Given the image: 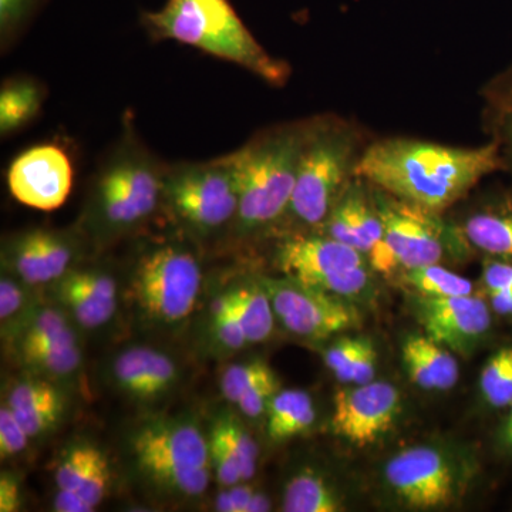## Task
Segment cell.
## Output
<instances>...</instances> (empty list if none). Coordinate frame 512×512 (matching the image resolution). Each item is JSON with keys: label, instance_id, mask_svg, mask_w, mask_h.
I'll use <instances>...</instances> for the list:
<instances>
[{"label": "cell", "instance_id": "1", "mask_svg": "<svg viewBox=\"0 0 512 512\" xmlns=\"http://www.w3.org/2000/svg\"><path fill=\"white\" fill-rule=\"evenodd\" d=\"M495 171H504V163L491 140L483 146L456 147L386 137L366 144L355 175L404 204L441 214Z\"/></svg>", "mask_w": 512, "mask_h": 512}, {"label": "cell", "instance_id": "2", "mask_svg": "<svg viewBox=\"0 0 512 512\" xmlns=\"http://www.w3.org/2000/svg\"><path fill=\"white\" fill-rule=\"evenodd\" d=\"M141 23L153 39L195 47L272 86H284L291 77L289 64L266 52L229 0H167L156 12L141 13Z\"/></svg>", "mask_w": 512, "mask_h": 512}, {"label": "cell", "instance_id": "3", "mask_svg": "<svg viewBox=\"0 0 512 512\" xmlns=\"http://www.w3.org/2000/svg\"><path fill=\"white\" fill-rule=\"evenodd\" d=\"M311 119L259 131L228 154L238 190L235 224L242 234L274 224L288 212Z\"/></svg>", "mask_w": 512, "mask_h": 512}, {"label": "cell", "instance_id": "4", "mask_svg": "<svg viewBox=\"0 0 512 512\" xmlns=\"http://www.w3.org/2000/svg\"><path fill=\"white\" fill-rule=\"evenodd\" d=\"M362 130L333 114L311 117L288 212L305 227H322L355 177L366 147Z\"/></svg>", "mask_w": 512, "mask_h": 512}, {"label": "cell", "instance_id": "5", "mask_svg": "<svg viewBox=\"0 0 512 512\" xmlns=\"http://www.w3.org/2000/svg\"><path fill=\"white\" fill-rule=\"evenodd\" d=\"M167 165L128 127L93 184L90 221L101 234L117 235L146 222L163 204Z\"/></svg>", "mask_w": 512, "mask_h": 512}, {"label": "cell", "instance_id": "6", "mask_svg": "<svg viewBox=\"0 0 512 512\" xmlns=\"http://www.w3.org/2000/svg\"><path fill=\"white\" fill-rule=\"evenodd\" d=\"M130 451L138 473L163 493L190 498L208 488V440L191 421H146L131 436Z\"/></svg>", "mask_w": 512, "mask_h": 512}, {"label": "cell", "instance_id": "7", "mask_svg": "<svg viewBox=\"0 0 512 512\" xmlns=\"http://www.w3.org/2000/svg\"><path fill=\"white\" fill-rule=\"evenodd\" d=\"M163 202L175 220L197 235H210L235 222L238 190L228 156L167 167Z\"/></svg>", "mask_w": 512, "mask_h": 512}, {"label": "cell", "instance_id": "8", "mask_svg": "<svg viewBox=\"0 0 512 512\" xmlns=\"http://www.w3.org/2000/svg\"><path fill=\"white\" fill-rule=\"evenodd\" d=\"M202 284L200 262L178 244L148 249L134 269V301L148 319L173 325L194 311Z\"/></svg>", "mask_w": 512, "mask_h": 512}, {"label": "cell", "instance_id": "9", "mask_svg": "<svg viewBox=\"0 0 512 512\" xmlns=\"http://www.w3.org/2000/svg\"><path fill=\"white\" fill-rule=\"evenodd\" d=\"M329 237L357 249L369 259L377 272L389 274L399 268L384 242V227L377 207L375 187L353 177L333 205L322 225Z\"/></svg>", "mask_w": 512, "mask_h": 512}, {"label": "cell", "instance_id": "10", "mask_svg": "<svg viewBox=\"0 0 512 512\" xmlns=\"http://www.w3.org/2000/svg\"><path fill=\"white\" fill-rule=\"evenodd\" d=\"M275 315L293 335L325 340L356 326L357 315L335 295L308 288L286 278L262 279Z\"/></svg>", "mask_w": 512, "mask_h": 512}, {"label": "cell", "instance_id": "11", "mask_svg": "<svg viewBox=\"0 0 512 512\" xmlns=\"http://www.w3.org/2000/svg\"><path fill=\"white\" fill-rule=\"evenodd\" d=\"M376 201L384 227V242L404 271L440 264L447 248V229L440 214L420 210L377 190Z\"/></svg>", "mask_w": 512, "mask_h": 512}, {"label": "cell", "instance_id": "12", "mask_svg": "<svg viewBox=\"0 0 512 512\" xmlns=\"http://www.w3.org/2000/svg\"><path fill=\"white\" fill-rule=\"evenodd\" d=\"M73 164L56 144L28 148L12 161L8 187L16 201L39 211L62 207L73 187Z\"/></svg>", "mask_w": 512, "mask_h": 512}, {"label": "cell", "instance_id": "13", "mask_svg": "<svg viewBox=\"0 0 512 512\" xmlns=\"http://www.w3.org/2000/svg\"><path fill=\"white\" fill-rule=\"evenodd\" d=\"M399 410L400 393L392 384H355L336 393L333 431L357 447L369 446L390 429Z\"/></svg>", "mask_w": 512, "mask_h": 512}, {"label": "cell", "instance_id": "14", "mask_svg": "<svg viewBox=\"0 0 512 512\" xmlns=\"http://www.w3.org/2000/svg\"><path fill=\"white\" fill-rule=\"evenodd\" d=\"M386 478L412 507H441L453 498V473L446 457L433 447H413L397 454L387 463Z\"/></svg>", "mask_w": 512, "mask_h": 512}, {"label": "cell", "instance_id": "15", "mask_svg": "<svg viewBox=\"0 0 512 512\" xmlns=\"http://www.w3.org/2000/svg\"><path fill=\"white\" fill-rule=\"evenodd\" d=\"M419 306L427 336L454 352H470L490 332L491 305L474 293L450 298L421 296Z\"/></svg>", "mask_w": 512, "mask_h": 512}, {"label": "cell", "instance_id": "16", "mask_svg": "<svg viewBox=\"0 0 512 512\" xmlns=\"http://www.w3.org/2000/svg\"><path fill=\"white\" fill-rule=\"evenodd\" d=\"M367 256L326 234H296L284 239L276 251V264L286 278L303 286L319 279L367 265Z\"/></svg>", "mask_w": 512, "mask_h": 512}, {"label": "cell", "instance_id": "17", "mask_svg": "<svg viewBox=\"0 0 512 512\" xmlns=\"http://www.w3.org/2000/svg\"><path fill=\"white\" fill-rule=\"evenodd\" d=\"M76 252V239L70 235L36 228L9 239L3 256L25 284L42 285L66 275Z\"/></svg>", "mask_w": 512, "mask_h": 512}, {"label": "cell", "instance_id": "18", "mask_svg": "<svg viewBox=\"0 0 512 512\" xmlns=\"http://www.w3.org/2000/svg\"><path fill=\"white\" fill-rule=\"evenodd\" d=\"M57 293L83 328H100L116 312V282L109 274L97 269L67 272L59 279Z\"/></svg>", "mask_w": 512, "mask_h": 512}, {"label": "cell", "instance_id": "19", "mask_svg": "<svg viewBox=\"0 0 512 512\" xmlns=\"http://www.w3.org/2000/svg\"><path fill=\"white\" fill-rule=\"evenodd\" d=\"M177 375L171 357L146 346L128 349L114 360L113 376L120 389L143 402L170 392L177 383Z\"/></svg>", "mask_w": 512, "mask_h": 512}, {"label": "cell", "instance_id": "20", "mask_svg": "<svg viewBox=\"0 0 512 512\" xmlns=\"http://www.w3.org/2000/svg\"><path fill=\"white\" fill-rule=\"evenodd\" d=\"M410 380L424 390H448L456 386L460 369L446 346L430 336H412L402 348Z\"/></svg>", "mask_w": 512, "mask_h": 512}, {"label": "cell", "instance_id": "21", "mask_svg": "<svg viewBox=\"0 0 512 512\" xmlns=\"http://www.w3.org/2000/svg\"><path fill=\"white\" fill-rule=\"evenodd\" d=\"M8 404L30 439L55 427L64 407L62 393L53 384L37 379L16 383Z\"/></svg>", "mask_w": 512, "mask_h": 512}, {"label": "cell", "instance_id": "22", "mask_svg": "<svg viewBox=\"0 0 512 512\" xmlns=\"http://www.w3.org/2000/svg\"><path fill=\"white\" fill-rule=\"evenodd\" d=\"M480 97L484 131L497 144L504 171L512 174V63L484 84Z\"/></svg>", "mask_w": 512, "mask_h": 512}, {"label": "cell", "instance_id": "23", "mask_svg": "<svg viewBox=\"0 0 512 512\" xmlns=\"http://www.w3.org/2000/svg\"><path fill=\"white\" fill-rule=\"evenodd\" d=\"M463 234L471 247L490 258L512 261V195L470 215Z\"/></svg>", "mask_w": 512, "mask_h": 512}, {"label": "cell", "instance_id": "24", "mask_svg": "<svg viewBox=\"0 0 512 512\" xmlns=\"http://www.w3.org/2000/svg\"><path fill=\"white\" fill-rule=\"evenodd\" d=\"M46 92L32 77L6 80L0 90V133L2 137L28 127L42 110Z\"/></svg>", "mask_w": 512, "mask_h": 512}, {"label": "cell", "instance_id": "25", "mask_svg": "<svg viewBox=\"0 0 512 512\" xmlns=\"http://www.w3.org/2000/svg\"><path fill=\"white\" fill-rule=\"evenodd\" d=\"M316 419L312 397L303 390H282L268 406L266 431L274 441L291 440L311 429Z\"/></svg>", "mask_w": 512, "mask_h": 512}, {"label": "cell", "instance_id": "26", "mask_svg": "<svg viewBox=\"0 0 512 512\" xmlns=\"http://www.w3.org/2000/svg\"><path fill=\"white\" fill-rule=\"evenodd\" d=\"M248 343L268 339L274 329V306L262 282H248L228 291Z\"/></svg>", "mask_w": 512, "mask_h": 512}, {"label": "cell", "instance_id": "27", "mask_svg": "<svg viewBox=\"0 0 512 512\" xmlns=\"http://www.w3.org/2000/svg\"><path fill=\"white\" fill-rule=\"evenodd\" d=\"M338 497L318 474H298L286 484L284 508L286 512H338L342 511Z\"/></svg>", "mask_w": 512, "mask_h": 512}, {"label": "cell", "instance_id": "28", "mask_svg": "<svg viewBox=\"0 0 512 512\" xmlns=\"http://www.w3.org/2000/svg\"><path fill=\"white\" fill-rule=\"evenodd\" d=\"M403 281L423 298H450L474 293L473 284L467 278L448 271L440 264L409 269L403 275Z\"/></svg>", "mask_w": 512, "mask_h": 512}, {"label": "cell", "instance_id": "29", "mask_svg": "<svg viewBox=\"0 0 512 512\" xmlns=\"http://www.w3.org/2000/svg\"><path fill=\"white\" fill-rule=\"evenodd\" d=\"M23 362L50 375L64 376L73 373L80 365V350L74 340H55L20 349Z\"/></svg>", "mask_w": 512, "mask_h": 512}, {"label": "cell", "instance_id": "30", "mask_svg": "<svg viewBox=\"0 0 512 512\" xmlns=\"http://www.w3.org/2000/svg\"><path fill=\"white\" fill-rule=\"evenodd\" d=\"M481 392L495 409H508L512 403V348L498 350L490 357L480 376Z\"/></svg>", "mask_w": 512, "mask_h": 512}, {"label": "cell", "instance_id": "31", "mask_svg": "<svg viewBox=\"0 0 512 512\" xmlns=\"http://www.w3.org/2000/svg\"><path fill=\"white\" fill-rule=\"evenodd\" d=\"M212 430L220 434L227 443L229 450L234 454L235 460L241 468L244 481L254 477L259 451L254 439L245 430V427H242V424L234 417L222 416L215 421Z\"/></svg>", "mask_w": 512, "mask_h": 512}, {"label": "cell", "instance_id": "32", "mask_svg": "<svg viewBox=\"0 0 512 512\" xmlns=\"http://www.w3.org/2000/svg\"><path fill=\"white\" fill-rule=\"evenodd\" d=\"M483 282L491 309L501 316H512V261L490 258L485 261Z\"/></svg>", "mask_w": 512, "mask_h": 512}, {"label": "cell", "instance_id": "33", "mask_svg": "<svg viewBox=\"0 0 512 512\" xmlns=\"http://www.w3.org/2000/svg\"><path fill=\"white\" fill-rule=\"evenodd\" d=\"M100 453L99 448L90 446V444H77L67 450L57 464L55 474L57 488L79 490L89 476L94 461Z\"/></svg>", "mask_w": 512, "mask_h": 512}, {"label": "cell", "instance_id": "34", "mask_svg": "<svg viewBox=\"0 0 512 512\" xmlns=\"http://www.w3.org/2000/svg\"><path fill=\"white\" fill-rule=\"evenodd\" d=\"M74 339L76 336L62 312L56 311V309H45V311L37 313L35 319L23 333L20 349L55 342V340Z\"/></svg>", "mask_w": 512, "mask_h": 512}, {"label": "cell", "instance_id": "35", "mask_svg": "<svg viewBox=\"0 0 512 512\" xmlns=\"http://www.w3.org/2000/svg\"><path fill=\"white\" fill-rule=\"evenodd\" d=\"M212 323H214L215 338L228 350H238L247 345L244 329L239 322L237 313L232 308L231 299L228 292L222 293L220 298L215 301L212 309Z\"/></svg>", "mask_w": 512, "mask_h": 512}, {"label": "cell", "instance_id": "36", "mask_svg": "<svg viewBox=\"0 0 512 512\" xmlns=\"http://www.w3.org/2000/svg\"><path fill=\"white\" fill-rule=\"evenodd\" d=\"M269 373H272L271 367L261 362V360L229 366L228 369L225 370L224 375H222V394H224L228 402L235 404L242 394L247 392L248 389H251L259 380L268 376Z\"/></svg>", "mask_w": 512, "mask_h": 512}, {"label": "cell", "instance_id": "37", "mask_svg": "<svg viewBox=\"0 0 512 512\" xmlns=\"http://www.w3.org/2000/svg\"><path fill=\"white\" fill-rule=\"evenodd\" d=\"M43 2L45 0H0V37L3 49L28 26Z\"/></svg>", "mask_w": 512, "mask_h": 512}, {"label": "cell", "instance_id": "38", "mask_svg": "<svg viewBox=\"0 0 512 512\" xmlns=\"http://www.w3.org/2000/svg\"><path fill=\"white\" fill-rule=\"evenodd\" d=\"M208 451H210V463L214 468L215 477L222 487H232L244 481L234 454L215 430H211L208 437Z\"/></svg>", "mask_w": 512, "mask_h": 512}, {"label": "cell", "instance_id": "39", "mask_svg": "<svg viewBox=\"0 0 512 512\" xmlns=\"http://www.w3.org/2000/svg\"><path fill=\"white\" fill-rule=\"evenodd\" d=\"M30 436L8 403L0 409V454L2 458L16 456L28 446Z\"/></svg>", "mask_w": 512, "mask_h": 512}, {"label": "cell", "instance_id": "40", "mask_svg": "<svg viewBox=\"0 0 512 512\" xmlns=\"http://www.w3.org/2000/svg\"><path fill=\"white\" fill-rule=\"evenodd\" d=\"M278 392V379H276L275 373L272 372L242 394L235 404L245 416L259 417L265 410H268L269 403Z\"/></svg>", "mask_w": 512, "mask_h": 512}, {"label": "cell", "instance_id": "41", "mask_svg": "<svg viewBox=\"0 0 512 512\" xmlns=\"http://www.w3.org/2000/svg\"><path fill=\"white\" fill-rule=\"evenodd\" d=\"M110 484V468L109 461L104 457L103 453L99 454V457L94 461L92 470H90L89 476L84 481L82 487L77 490V493L82 495L84 500L87 501L94 510L97 505L103 501V498L107 495Z\"/></svg>", "mask_w": 512, "mask_h": 512}, {"label": "cell", "instance_id": "42", "mask_svg": "<svg viewBox=\"0 0 512 512\" xmlns=\"http://www.w3.org/2000/svg\"><path fill=\"white\" fill-rule=\"evenodd\" d=\"M365 342L366 339H340L335 345L330 346V348L326 350V365L335 373V376L338 377L340 382H343V379H345L350 365H352L355 357L359 355Z\"/></svg>", "mask_w": 512, "mask_h": 512}, {"label": "cell", "instance_id": "43", "mask_svg": "<svg viewBox=\"0 0 512 512\" xmlns=\"http://www.w3.org/2000/svg\"><path fill=\"white\" fill-rule=\"evenodd\" d=\"M377 353L375 346L366 340L359 355L355 357L350 365L343 383L366 384L373 382L376 375Z\"/></svg>", "mask_w": 512, "mask_h": 512}, {"label": "cell", "instance_id": "44", "mask_svg": "<svg viewBox=\"0 0 512 512\" xmlns=\"http://www.w3.org/2000/svg\"><path fill=\"white\" fill-rule=\"evenodd\" d=\"M255 491L249 485H232L222 490L215 500V510L220 512H247Z\"/></svg>", "mask_w": 512, "mask_h": 512}, {"label": "cell", "instance_id": "45", "mask_svg": "<svg viewBox=\"0 0 512 512\" xmlns=\"http://www.w3.org/2000/svg\"><path fill=\"white\" fill-rule=\"evenodd\" d=\"M23 302H25V296H23L18 282L3 276L0 281V318H2V322L15 316L22 308Z\"/></svg>", "mask_w": 512, "mask_h": 512}, {"label": "cell", "instance_id": "46", "mask_svg": "<svg viewBox=\"0 0 512 512\" xmlns=\"http://www.w3.org/2000/svg\"><path fill=\"white\" fill-rule=\"evenodd\" d=\"M20 505H22V495H20L18 477L5 471L0 477V511L16 512L20 510Z\"/></svg>", "mask_w": 512, "mask_h": 512}, {"label": "cell", "instance_id": "47", "mask_svg": "<svg viewBox=\"0 0 512 512\" xmlns=\"http://www.w3.org/2000/svg\"><path fill=\"white\" fill-rule=\"evenodd\" d=\"M55 511L57 512H90L94 511L92 505L73 490H62L59 488L55 497Z\"/></svg>", "mask_w": 512, "mask_h": 512}, {"label": "cell", "instance_id": "48", "mask_svg": "<svg viewBox=\"0 0 512 512\" xmlns=\"http://www.w3.org/2000/svg\"><path fill=\"white\" fill-rule=\"evenodd\" d=\"M501 443H503L505 450L512 453V403L508 407V416L504 421L503 429H501Z\"/></svg>", "mask_w": 512, "mask_h": 512}, {"label": "cell", "instance_id": "49", "mask_svg": "<svg viewBox=\"0 0 512 512\" xmlns=\"http://www.w3.org/2000/svg\"><path fill=\"white\" fill-rule=\"evenodd\" d=\"M271 510V501L265 494L255 493L247 512H265Z\"/></svg>", "mask_w": 512, "mask_h": 512}]
</instances>
